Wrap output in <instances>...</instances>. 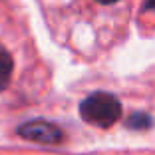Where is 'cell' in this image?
Returning a JSON list of instances; mask_svg holds the SVG:
<instances>
[{
	"label": "cell",
	"instance_id": "cell-1",
	"mask_svg": "<svg viewBox=\"0 0 155 155\" xmlns=\"http://www.w3.org/2000/svg\"><path fill=\"white\" fill-rule=\"evenodd\" d=\"M80 115L96 127H111L121 115V104L111 94L96 91L80 104Z\"/></svg>",
	"mask_w": 155,
	"mask_h": 155
},
{
	"label": "cell",
	"instance_id": "cell-2",
	"mask_svg": "<svg viewBox=\"0 0 155 155\" xmlns=\"http://www.w3.org/2000/svg\"><path fill=\"white\" fill-rule=\"evenodd\" d=\"M18 135L30 141L44 143V145H56L64 139V131L56 123L46 121V119H32V121L22 123L18 127Z\"/></svg>",
	"mask_w": 155,
	"mask_h": 155
},
{
	"label": "cell",
	"instance_id": "cell-3",
	"mask_svg": "<svg viewBox=\"0 0 155 155\" xmlns=\"http://www.w3.org/2000/svg\"><path fill=\"white\" fill-rule=\"evenodd\" d=\"M12 70H14V62L12 56L0 46V91L4 90L10 84V78H12Z\"/></svg>",
	"mask_w": 155,
	"mask_h": 155
},
{
	"label": "cell",
	"instance_id": "cell-4",
	"mask_svg": "<svg viewBox=\"0 0 155 155\" xmlns=\"http://www.w3.org/2000/svg\"><path fill=\"white\" fill-rule=\"evenodd\" d=\"M151 125V117L145 114H135L127 119V127L131 129H147Z\"/></svg>",
	"mask_w": 155,
	"mask_h": 155
},
{
	"label": "cell",
	"instance_id": "cell-5",
	"mask_svg": "<svg viewBox=\"0 0 155 155\" xmlns=\"http://www.w3.org/2000/svg\"><path fill=\"white\" fill-rule=\"evenodd\" d=\"M145 10L147 12H155V0H145Z\"/></svg>",
	"mask_w": 155,
	"mask_h": 155
},
{
	"label": "cell",
	"instance_id": "cell-6",
	"mask_svg": "<svg viewBox=\"0 0 155 155\" xmlns=\"http://www.w3.org/2000/svg\"><path fill=\"white\" fill-rule=\"evenodd\" d=\"M100 4H104V6H111V4H117L119 0H97Z\"/></svg>",
	"mask_w": 155,
	"mask_h": 155
}]
</instances>
